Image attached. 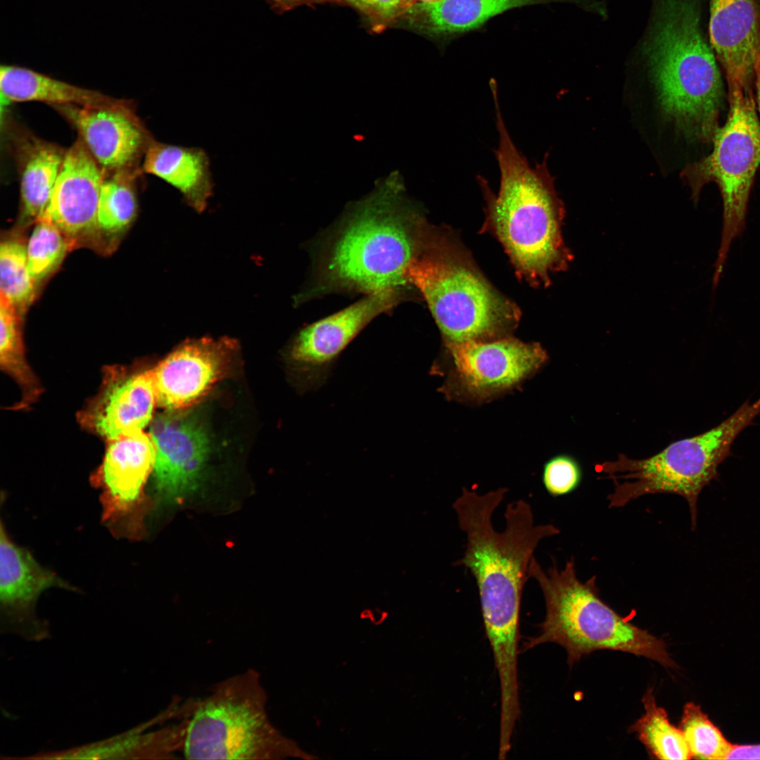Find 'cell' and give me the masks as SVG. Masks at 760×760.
Wrapping results in <instances>:
<instances>
[{
	"mask_svg": "<svg viewBox=\"0 0 760 760\" xmlns=\"http://www.w3.org/2000/svg\"><path fill=\"white\" fill-rule=\"evenodd\" d=\"M507 490L480 494L463 488L452 508L467 538L464 555L454 565L468 569L476 580L500 688L510 692L519 688V616L528 566L540 542L560 530L551 524H535L531 505L519 500L507 506L505 528L496 531L493 514Z\"/></svg>",
	"mask_w": 760,
	"mask_h": 760,
	"instance_id": "cell-1",
	"label": "cell"
},
{
	"mask_svg": "<svg viewBox=\"0 0 760 760\" xmlns=\"http://www.w3.org/2000/svg\"><path fill=\"white\" fill-rule=\"evenodd\" d=\"M429 230L418 213L394 198L381 196L365 202L324 241L315 279L297 296V302L329 293L366 295L408 289L407 269L422 249Z\"/></svg>",
	"mask_w": 760,
	"mask_h": 760,
	"instance_id": "cell-2",
	"label": "cell"
},
{
	"mask_svg": "<svg viewBox=\"0 0 760 760\" xmlns=\"http://www.w3.org/2000/svg\"><path fill=\"white\" fill-rule=\"evenodd\" d=\"M498 146L495 150L500 179L497 194L487 180H478L487 201V222L502 244L519 276L546 285L550 274L564 270L571 255L561 227L564 215L550 175L547 157L531 166L517 149L495 97Z\"/></svg>",
	"mask_w": 760,
	"mask_h": 760,
	"instance_id": "cell-3",
	"label": "cell"
},
{
	"mask_svg": "<svg viewBox=\"0 0 760 760\" xmlns=\"http://www.w3.org/2000/svg\"><path fill=\"white\" fill-rule=\"evenodd\" d=\"M639 47L666 118L687 138L711 141L718 128L723 82L698 7L680 1L659 8Z\"/></svg>",
	"mask_w": 760,
	"mask_h": 760,
	"instance_id": "cell-4",
	"label": "cell"
},
{
	"mask_svg": "<svg viewBox=\"0 0 760 760\" xmlns=\"http://www.w3.org/2000/svg\"><path fill=\"white\" fill-rule=\"evenodd\" d=\"M528 576L542 590L546 613L540 633L527 638L523 651L552 642L566 650L570 666L602 650L643 657L666 668L676 666L663 640L633 625L601 600L595 576L585 582L578 578L573 558L564 569L554 562L545 571L533 557Z\"/></svg>",
	"mask_w": 760,
	"mask_h": 760,
	"instance_id": "cell-5",
	"label": "cell"
},
{
	"mask_svg": "<svg viewBox=\"0 0 760 760\" xmlns=\"http://www.w3.org/2000/svg\"><path fill=\"white\" fill-rule=\"evenodd\" d=\"M406 278L426 302L445 342L504 338L517 325V307L488 282L466 254L431 230Z\"/></svg>",
	"mask_w": 760,
	"mask_h": 760,
	"instance_id": "cell-6",
	"label": "cell"
},
{
	"mask_svg": "<svg viewBox=\"0 0 760 760\" xmlns=\"http://www.w3.org/2000/svg\"><path fill=\"white\" fill-rule=\"evenodd\" d=\"M260 673L248 669L193 702L182 753L187 759L275 760L299 755L272 723Z\"/></svg>",
	"mask_w": 760,
	"mask_h": 760,
	"instance_id": "cell-7",
	"label": "cell"
},
{
	"mask_svg": "<svg viewBox=\"0 0 760 760\" xmlns=\"http://www.w3.org/2000/svg\"><path fill=\"white\" fill-rule=\"evenodd\" d=\"M759 414L760 398L752 403L747 400L718 426L675 441L652 457L634 460L621 454L614 461L597 464L596 470L614 484L607 496L609 507H622L646 495L676 494L688 502L694 528L701 490L716 476L737 436Z\"/></svg>",
	"mask_w": 760,
	"mask_h": 760,
	"instance_id": "cell-8",
	"label": "cell"
},
{
	"mask_svg": "<svg viewBox=\"0 0 760 760\" xmlns=\"http://www.w3.org/2000/svg\"><path fill=\"white\" fill-rule=\"evenodd\" d=\"M751 90L728 91L729 113L712 138L711 152L682 172L695 202L708 183H716L720 191L723 225L712 279L715 288L733 241L745 231L750 192L760 166V121Z\"/></svg>",
	"mask_w": 760,
	"mask_h": 760,
	"instance_id": "cell-9",
	"label": "cell"
},
{
	"mask_svg": "<svg viewBox=\"0 0 760 760\" xmlns=\"http://www.w3.org/2000/svg\"><path fill=\"white\" fill-rule=\"evenodd\" d=\"M445 357L431 372L445 376L439 391L447 398L466 403H483L516 388L548 359L539 343L509 336L445 342Z\"/></svg>",
	"mask_w": 760,
	"mask_h": 760,
	"instance_id": "cell-10",
	"label": "cell"
},
{
	"mask_svg": "<svg viewBox=\"0 0 760 760\" xmlns=\"http://www.w3.org/2000/svg\"><path fill=\"white\" fill-rule=\"evenodd\" d=\"M407 291L395 288L366 294L353 305L301 329L286 353L298 388L303 392L320 388L357 335L376 317L407 298Z\"/></svg>",
	"mask_w": 760,
	"mask_h": 760,
	"instance_id": "cell-11",
	"label": "cell"
},
{
	"mask_svg": "<svg viewBox=\"0 0 760 760\" xmlns=\"http://www.w3.org/2000/svg\"><path fill=\"white\" fill-rule=\"evenodd\" d=\"M107 441L102 464L92 479L102 489L104 521L119 535L129 538L137 531V511L153 470L155 447L150 434L142 429Z\"/></svg>",
	"mask_w": 760,
	"mask_h": 760,
	"instance_id": "cell-12",
	"label": "cell"
},
{
	"mask_svg": "<svg viewBox=\"0 0 760 760\" xmlns=\"http://www.w3.org/2000/svg\"><path fill=\"white\" fill-rule=\"evenodd\" d=\"M73 588L42 566L26 549L10 540L3 524L0 535V601L4 618L1 632L38 642L50 636L49 625L38 619L34 609L45 590Z\"/></svg>",
	"mask_w": 760,
	"mask_h": 760,
	"instance_id": "cell-13",
	"label": "cell"
},
{
	"mask_svg": "<svg viewBox=\"0 0 760 760\" xmlns=\"http://www.w3.org/2000/svg\"><path fill=\"white\" fill-rule=\"evenodd\" d=\"M156 403L151 369L108 366L97 394L79 412L85 429L107 441L142 429Z\"/></svg>",
	"mask_w": 760,
	"mask_h": 760,
	"instance_id": "cell-14",
	"label": "cell"
},
{
	"mask_svg": "<svg viewBox=\"0 0 760 760\" xmlns=\"http://www.w3.org/2000/svg\"><path fill=\"white\" fill-rule=\"evenodd\" d=\"M236 350L227 338L182 344L151 369L156 403L172 411L191 405L225 375Z\"/></svg>",
	"mask_w": 760,
	"mask_h": 760,
	"instance_id": "cell-15",
	"label": "cell"
},
{
	"mask_svg": "<svg viewBox=\"0 0 760 760\" xmlns=\"http://www.w3.org/2000/svg\"><path fill=\"white\" fill-rule=\"evenodd\" d=\"M149 434L156 490L166 500H179L196 485L208 452L206 433L194 418L169 410L153 419Z\"/></svg>",
	"mask_w": 760,
	"mask_h": 760,
	"instance_id": "cell-16",
	"label": "cell"
},
{
	"mask_svg": "<svg viewBox=\"0 0 760 760\" xmlns=\"http://www.w3.org/2000/svg\"><path fill=\"white\" fill-rule=\"evenodd\" d=\"M101 168L82 139L75 141L65 152L40 220L55 225L70 241L98 230V205L105 179Z\"/></svg>",
	"mask_w": 760,
	"mask_h": 760,
	"instance_id": "cell-17",
	"label": "cell"
},
{
	"mask_svg": "<svg viewBox=\"0 0 760 760\" xmlns=\"http://www.w3.org/2000/svg\"><path fill=\"white\" fill-rule=\"evenodd\" d=\"M52 106L78 130L104 169L118 171L132 166L153 141L135 114L72 104Z\"/></svg>",
	"mask_w": 760,
	"mask_h": 760,
	"instance_id": "cell-18",
	"label": "cell"
},
{
	"mask_svg": "<svg viewBox=\"0 0 760 760\" xmlns=\"http://www.w3.org/2000/svg\"><path fill=\"white\" fill-rule=\"evenodd\" d=\"M709 36L725 71L728 90L750 88L754 55L760 50L756 0H710Z\"/></svg>",
	"mask_w": 760,
	"mask_h": 760,
	"instance_id": "cell-19",
	"label": "cell"
},
{
	"mask_svg": "<svg viewBox=\"0 0 760 760\" xmlns=\"http://www.w3.org/2000/svg\"><path fill=\"white\" fill-rule=\"evenodd\" d=\"M567 2L593 12L596 0H442L417 2L398 25L436 40L446 41L481 27L490 18L524 6Z\"/></svg>",
	"mask_w": 760,
	"mask_h": 760,
	"instance_id": "cell-20",
	"label": "cell"
},
{
	"mask_svg": "<svg viewBox=\"0 0 760 760\" xmlns=\"http://www.w3.org/2000/svg\"><path fill=\"white\" fill-rule=\"evenodd\" d=\"M164 721L161 714L130 730L94 742L62 750L44 751L19 759H165L182 749L186 719L180 724L146 732Z\"/></svg>",
	"mask_w": 760,
	"mask_h": 760,
	"instance_id": "cell-21",
	"label": "cell"
},
{
	"mask_svg": "<svg viewBox=\"0 0 760 760\" xmlns=\"http://www.w3.org/2000/svg\"><path fill=\"white\" fill-rule=\"evenodd\" d=\"M1 101H44L135 114L129 101L118 99L13 65L0 67Z\"/></svg>",
	"mask_w": 760,
	"mask_h": 760,
	"instance_id": "cell-22",
	"label": "cell"
},
{
	"mask_svg": "<svg viewBox=\"0 0 760 760\" xmlns=\"http://www.w3.org/2000/svg\"><path fill=\"white\" fill-rule=\"evenodd\" d=\"M142 169L175 188L196 211L205 209L213 182L209 158L202 148L153 140L145 153Z\"/></svg>",
	"mask_w": 760,
	"mask_h": 760,
	"instance_id": "cell-23",
	"label": "cell"
},
{
	"mask_svg": "<svg viewBox=\"0 0 760 760\" xmlns=\"http://www.w3.org/2000/svg\"><path fill=\"white\" fill-rule=\"evenodd\" d=\"M22 146V215L24 220L36 222L42 218L49 205L65 152L35 139H30Z\"/></svg>",
	"mask_w": 760,
	"mask_h": 760,
	"instance_id": "cell-24",
	"label": "cell"
},
{
	"mask_svg": "<svg viewBox=\"0 0 760 760\" xmlns=\"http://www.w3.org/2000/svg\"><path fill=\"white\" fill-rule=\"evenodd\" d=\"M0 365L1 369L18 386L21 398L15 405L24 409L34 403L43 388L25 357L20 314L0 297Z\"/></svg>",
	"mask_w": 760,
	"mask_h": 760,
	"instance_id": "cell-25",
	"label": "cell"
},
{
	"mask_svg": "<svg viewBox=\"0 0 760 760\" xmlns=\"http://www.w3.org/2000/svg\"><path fill=\"white\" fill-rule=\"evenodd\" d=\"M645 714L628 728L635 733L650 755L657 759H690L692 756L679 728L672 725L666 710L657 706L650 688L642 698Z\"/></svg>",
	"mask_w": 760,
	"mask_h": 760,
	"instance_id": "cell-26",
	"label": "cell"
},
{
	"mask_svg": "<svg viewBox=\"0 0 760 760\" xmlns=\"http://www.w3.org/2000/svg\"><path fill=\"white\" fill-rule=\"evenodd\" d=\"M137 203L131 183L124 170L104 179L98 205L97 228L107 234H117L134 220Z\"/></svg>",
	"mask_w": 760,
	"mask_h": 760,
	"instance_id": "cell-27",
	"label": "cell"
},
{
	"mask_svg": "<svg viewBox=\"0 0 760 760\" xmlns=\"http://www.w3.org/2000/svg\"><path fill=\"white\" fill-rule=\"evenodd\" d=\"M36 285L27 267V248L17 240L0 246V296L21 315L32 303Z\"/></svg>",
	"mask_w": 760,
	"mask_h": 760,
	"instance_id": "cell-28",
	"label": "cell"
},
{
	"mask_svg": "<svg viewBox=\"0 0 760 760\" xmlns=\"http://www.w3.org/2000/svg\"><path fill=\"white\" fill-rule=\"evenodd\" d=\"M678 728L686 740L692 758L726 759L733 744L725 738L699 705L694 702L685 704Z\"/></svg>",
	"mask_w": 760,
	"mask_h": 760,
	"instance_id": "cell-29",
	"label": "cell"
},
{
	"mask_svg": "<svg viewBox=\"0 0 760 760\" xmlns=\"http://www.w3.org/2000/svg\"><path fill=\"white\" fill-rule=\"evenodd\" d=\"M35 223L26 248L30 275L37 286L61 265L71 241L53 224L43 220Z\"/></svg>",
	"mask_w": 760,
	"mask_h": 760,
	"instance_id": "cell-30",
	"label": "cell"
},
{
	"mask_svg": "<svg viewBox=\"0 0 760 760\" xmlns=\"http://www.w3.org/2000/svg\"><path fill=\"white\" fill-rule=\"evenodd\" d=\"M365 19L373 32L380 33L398 25L415 0H342Z\"/></svg>",
	"mask_w": 760,
	"mask_h": 760,
	"instance_id": "cell-31",
	"label": "cell"
},
{
	"mask_svg": "<svg viewBox=\"0 0 760 760\" xmlns=\"http://www.w3.org/2000/svg\"><path fill=\"white\" fill-rule=\"evenodd\" d=\"M582 479L578 462L568 455H557L543 465L542 482L552 497L566 495L575 490Z\"/></svg>",
	"mask_w": 760,
	"mask_h": 760,
	"instance_id": "cell-32",
	"label": "cell"
},
{
	"mask_svg": "<svg viewBox=\"0 0 760 760\" xmlns=\"http://www.w3.org/2000/svg\"><path fill=\"white\" fill-rule=\"evenodd\" d=\"M276 12L282 13L301 6H313L326 3L341 4V0H264Z\"/></svg>",
	"mask_w": 760,
	"mask_h": 760,
	"instance_id": "cell-33",
	"label": "cell"
},
{
	"mask_svg": "<svg viewBox=\"0 0 760 760\" xmlns=\"http://www.w3.org/2000/svg\"><path fill=\"white\" fill-rule=\"evenodd\" d=\"M726 759H760V744L733 745Z\"/></svg>",
	"mask_w": 760,
	"mask_h": 760,
	"instance_id": "cell-34",
	"label": "cell"
},
{
	"mask_svg": "<svg viewBox=\"0 0 760 760\" xmlns=\"http://www.w3.org/2000/svg\"><path fill=\"white\" fill-rule=\"evenodd\" d=\"M754 80L756 88V97L758 110L760 114V50L756 52L754 58Z\"/></svg>",
	"mask_w": 760,
	"mask_h": 760,
	"instance_id": "cell-35",
	"label": "cell"
},
{
	"mask_svg": "<svg viewBox=\"0 0 760 760\" xmlns=\"http://www.w3.org/2000/svg\"><path fill=\"white\" fill-rule=\"evenodd\" d=\"M415 1H416V2H422V3H434V2H438V1H442V0H415Z\"/></svg>",
	"mask_w": 760,
	"mask_h": 760,
	"instance_id": "cell-36",
	"label": "cell"
}]
</instances>
